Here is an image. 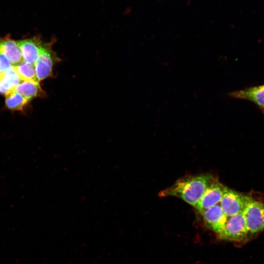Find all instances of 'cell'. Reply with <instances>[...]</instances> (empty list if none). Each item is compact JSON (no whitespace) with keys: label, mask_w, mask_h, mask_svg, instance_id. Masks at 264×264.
<instances>
[{"label":"cell","mask_w":264,"mask_h":264,"mask_svg":"<svg viewBox=\"0 0 264 264\" xmlns=\"http://www.w3.org/2000/svg\"><path fill=\"white\" fill-rule=\"evenodd\" d=\"M22 81L12 66L9 69L0 72V93L5 94L13 90Z\"/></svg>","instance_id":"11"},{"label":"cell","mask_w":264,"mask_h":264,"mask_svg":"<svg viewBox=\"0 0 264 264\" xmlns=\"http://www.w3.org/2000/svg\"><path fill=\"white\" fill-rule=\"evenodd\" d=\"M28 101L37 96L44 95L40 83L22 81L13 89Z\"/></svg>","instance_id":"12"},{"label":"cell","mask_w":264,"mask_h":264,"mask_svg":"<svg viewBox=\"0 0 264 264\" xmlns=\"http://www.w3.org/2000/svg\"><path fill=\"white\" fill-rule=\"evenodd\" d=\"M16 42L21 50L23 60L35 65L45 44L40 35Z\"/></svg>","instance_id":"7"},{"label":"cell","mask_w":264,"mask_h":264,"mask_svg":"<svg viewBox=\"0 0 264 264\" xmlns=\"http://www.w3.org/2000/svg\"><path fill=\"white\" fill-rule=\"evenodd\" d=\"M12 66L8 60L2 54H0V72H2Z\"/></svg>","instance_id":"15"},{"label":"cell","mask_w":264,"mask_h":264,"mask_svg":"<svg viewBox=\"0 0 264 264\" xmlns=\"http://www.w3.org/2000/svg\"><path fill=\"white\" fill-rule=\"evenodd\" d=\"M248 232L245 218L242 211L227 217L224 228L219 236L223 240L241 241L245 238Z\"/></svg>","instance_id":"4"},{"label":"cell","mask_w":264,"mask_h":264,"mask_svg":"<svg viewBox=\"0 0 264 264\" xmlns=\"http://www.w3.org/2000/svg\"><path fill=\"white\" fill-rule=\"evenodd\" d=\"M13 66L22 81L40 83L37 77L34 65L28 63L23 60L18 64Z\"/></svg>","instance_id":"13"},{"label":"cell","mask_w":264,"mask_h":264,"mask_svg":"<svg viewBox=\"0 0 264 264\" xmlns=\"http://www.w3.org/2000/svg\"><path fill=\"white\" fill-rule=\"evenodd\" d=\"M0 54L3 55L12 66L23 61L21 50L16 41L11 39L9 35L0 37Z\"/></svg>","instance_id":"10"},{"label":"cell","mask_w":264,"mask_h":264,"mask_svg":"<svg viewBox=\"0 0 264 264\" xmlns=\"http://www.w3.org/2000/svg\"><path fill=\"white\" fill-rule=\"evenodd\" d=\"M56 41L55 38H53L50 42H45L41 53L35 64L36 75L39 82L52 77L54 65L62 61L57 53L52 49Z\"/></svg>","instance_id":"2"},{"label":"cell","mask_w":264,"mask_h":264,"mask_svg":"<svg viewBox=\"0 0 264 264\" xmlns=\"http://www.w3.org/2000/svg\"><path fill=\"white\" fill-rule=\"evenodd\" d=\"M242 212L248 232L254 234L264 230V203L250 197Z\"/></svg>","instance_id":"3"},{"label":"cell","mask_w":264,"mask_h":264,"mask_svg":"<svg viewBox=\"0 0 264 264\" xmlns=\"http://www.w3.org/2000/svg\"><path fill=\"white\" fill-rule=\"evenodd\" d=\"M214 177L209 174L181 177L172 186L161 191L159 195L161 197L172 196L179 198L195 207Z\"/></svg>","instance_id":"1"},{"label":"cell","mask_w":264,"mask_h":264,"mask_svg":"<svg viewBox=\"0 0 264 264\" xmlns=\"http://www.w3.org/2000/svg\"><path fill=\"white\" fill-rule=\"evenodd\" d=\"M228 95L233 98L251 101L264 113V85L232 91Z\"/></svg>","instance_id":"9"},{"label":"cell","mask_w":264,"mask_h":264,"mask_svg":"<svg viewBox=\"0 0 264 264\" xmlns=\"http://www.w3.org/2000/svg\"><path fill=\"white\" fill-rule=\"evenodd\" d=\"M224 187L225 186L214 177L195 208L201 213L206 209L219 204L223 196Z\"/></svg>","instance_id":"6"},{"label":"cell","mask_w":264,"mask_h":264,"mask_svg":"<svg viewBox=\"0 0 264 264\" xmlns=\"http://www.w3.org/2000/svg\"><path fill=\"white\" fill-rule=\"evenodd\" d=\"M201 214L206 226L219 235L224 229L227 219L220 204L209 207Z\"/></svg>","instance_id":"8"},{"label":"cell","mask_w":264,"mask_h":264,"mask_svg":"<svg viewBox=\"0 0 264 264\" xmlns=\"http://www.w3.org/2000/svg\"><path fill=\"white\" fill-rule=\"evenodd\" d=\"M5 104L7 107L13 110H22L28 100L14 90L5 94Z\"/></svg>","instance_id":"14"},{"label":"cell","mask_w":264,"mask_h":264,"mask_svg":"<svg viewBox=\"0 0 264 264\" xmlns=\"http://www.w3.org/2000/svg\"><path fill=\"white\" fill-rule=\"evenodd\" d=\"M250 197L225 186L220 206L227 217L242 211Z\"/></svg>","instance_id":"5"}]
</instances>
